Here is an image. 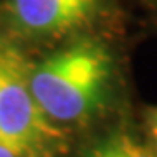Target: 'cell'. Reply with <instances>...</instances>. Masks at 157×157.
I'll return each mask as SVG.
<instances>
[{
    "instance_id": "1",
    "label": "cell",
    "mask_w": 157,
    "mask_h": 157,
    "mask_svg": "<svg viewBox=\"0 0 157 157\" xmlns=\"http://www.w3.org/2000/svg\"><path fill=\"white\" fill-rule=\"evenodd\" d=\"M110 77L112 56L107 47L80 40L32 68V91L52 122L72 124L96 112Z\"/></svg>"
},
{
    "instance_id": "2",
    "label": "cell",
    "mask_w": 157,
    "mask_h": 157,
    "mask_svg": "<svg viewBox=\"0 0 157 157\" xmlns=\"http://www.w3.org/2000/svg\"><path fill=\"white\" fill-rule=\"evenodd\" d=\"M32 68L16 45L0 40V147L17 157H49L63 135L32 91Z\"/></svg>"
},
{
    "instance_id": "3",
    "label": "cell",
    "mask_w": 157,
    "mask_h": 157,
    "mask_svg": "<svg viewBox=\"0 0 157 157\" xmlns=\"http://www.w3.org/2000/svg\"><path fill=\"white\" fill-rule=\"evenodd\" d=\"M101 0H11L9 11L19 30L39 37H58L89 25Z\"/></svg>"
},
{
    "instance_id": "4",
    "label": "cell",
    "mask_w": 157,
    "mask_h": 157,
    "mask_svg": "<svg viewBox=\"0 0 157 157\" xmlns=\"http://www.w3.org/2000/svg\"><path fill=\"white\" fill-rule=\"evenodd\" d=\"M82 157H155L147 147L128 135H115L91 147Z\"/></svg>"
},
{
    "instance_id": "5",
    "label": "cell",
    "mask_w": 157,
    "mask_h": 157,
    "mask_svg": "<svg viewBox=\"0 0 157 157\" xmlns=\"http://www.w3.org/2000/svg\"><path fill=\"white\" fill-rule=\"evenodd\" d=\"M147 124H148V131H150V136L154 143L157 147V108H152L148 115H147Z\"/></svg>"
},
{
    "instance_id": "6",
    "label": "cell",
    "mask_w": 157,
    "mask_h": 157,
    "mask_svg": "<svg viewBox=\"0 0 157 157\" xmlns=\"http://www.w3.org/2000/svg\"><path fill=\"white\" fill-rule=\"evenodd\" d=\"M0 157H17V155L12 154L11 150H7L6 147H0Z\"/></svg>"
},
{
    "instance_id": "7",
    "label": "cell",
    "mask_w": 157,
    "mask_h": 157,
    "mask_svg": "<svg viewBox=\"0 0 157 157\" xmlns=\"http://www.w3.org/2000/svg\"><path fill=\"white\" fill-rule=\"evenodd\" d=\"M150 2H152V6L155 7V11H157V0H150Z\"/></svg>"
}]
</instances>
